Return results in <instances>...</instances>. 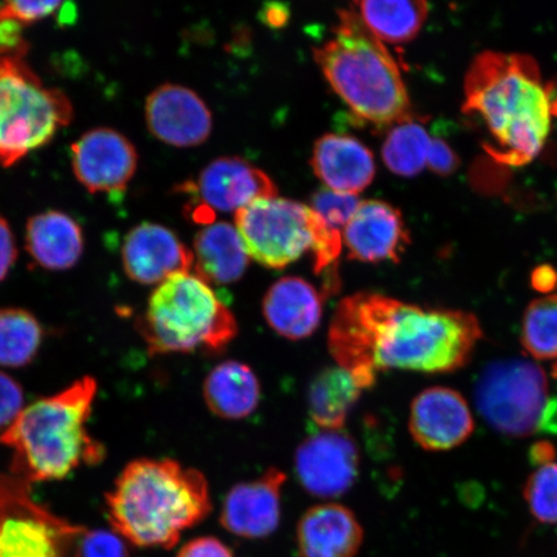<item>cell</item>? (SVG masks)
I'll use <instances>...</instances> for the list:
<instances>
[{"label":"cell","mask_w":557,"mask_h":557,"mask_svg":"<svg viewBox=\"0 0 557 557\" xmlns=\"http://www.w3.org/2000/svg\"><path fill=\"white\" fill-rule=\"evenodd\" d=\"M136 326L151 355L220 352L238 336L224 299L193 273L160 283Z\"/></svg>","instance_id":"8992f818"},{"label":"cell","mask_w":557,"mask_h":557,"mask_svg":"<svg viewBox=\"0 0 557 557\" xmlns=\"http://www.w3.org/2000/svg\"><path fill=\"white\" fill-rule=\"evenodd\" d=\"M343 239L348 259L366 263H398L410 244L399 209L382 200L360 201Z\"/></svg>","instance_id":"e0dca14e"},{"label":"cell","mask_w":557,"mask_h":557,"mask_svg":"<svg viewBox=\"0 0 557 557\" xmlns=\"http://www.w3.org/2000/svg\"><path fill=\"white\" fill-rule=\"evenodd\" d=\"M521 345L535 360H557V295L529 304L522 317Z\"/></svg>","instance_id":"f1b7e54d"},{"label":"cell","mask_w":557,"mask_h":557,"mask_svg":"<svg viewBox=\"0 0 557 557\" xmlns=\"http://www.w3.org/2000/svg\"><path fill=\"white\" fill-rule=\"evenodd\" d=\"M145 120L151 135L174 148H195L212 134L211 110L193 89L172 85L159 86L148 96Z\"/></svg>","instance_id":"9a60e30c"},{"label":"cell","mask_w":557,"mask_h":557,"mask_svg":"<svg viewBox=\"0 0 557 557\" xmlns=\"http://www.w3.org/2000/svg\"><path fill=\"white\" fill-rule=\"evenodd\" d=\"M235 227L249 259L278 270L312 249L318 218L309 206L276 195L242 208L235 213Z\"/></svg>","instance_id":"30bf717a"},{"label":"cell","mask_w":557,"mask_h":557,"mask_svg":"<svg viewBox=\"0 0 557 557\" xmlns=\"http://www.w3.org/2000/svg\"><path fill=\"white\" fill-rule=\"evenodd\" d=\"M287 475L271 468L252 482L236 484L222 505L221 524L238 537H269L281 521L282 491Z\"/></svg>","instance_id":"ac0fdd59"},{"label":"cell","mask_w":557,"mask_h":557,"mask_svg":"<svg viewBox=\"0 0 557 557\" xmlns=\"http://www.w3.org/2000/svg\"><path fill=\"white\" fill-rule=\"evenodd\" d=\"M478 412L498 434L529 437L557 433V398L545 371L527 359L486 364L473 388Z\"/></svg>","instance_id":"ba28073f"},{"label":"cell","mask_w":557,"mask_h":557,"mask_svg":"<svg viewBox=\"0 0 557 557\" xmlns=\"http://www.w3.org/2000/svg\"><path fill=\"white\" fill-rule=\"evenodd\" d=\"M532 284L535 289L548 294L557 287V271L549 267L535 269L532 275Z\"/></svg>","instance_id":"74e56055"},{"label":"cell","mask_w":557,"mask_h":557,"mask_svg":"<svg viewBox=\"0 0 557 557\" xmlns=\"http://www.w3.org/2000/svg\"><path fill=\"white\" fill-rule=\"evenodd\" d=\"M363 540V528L343 505L311 507L298 522L299 557H355Z\"/></svg>","instance_id":"ffe728a7"},{"label":"cell","mask_w":557,"mask_h":557,"mask_svg":"<svg viewBox=\"0 0 557 557\" xmlns=\"http://www.w3.org/2000/svg\"><path fill=\"white\" fill-rule=\"evenodd\" d=\"M360 201L357 195L336 193L323 186L312 195L309 207L326 226L344 234Z\"/></svg>","instance_id":"4dcf8cb0"},{"label":"cell","mask_w":557,"mask_h":557,"mask_svg":"<svg viewBox=\"0 0 557 557\" xmlns=\"http://www.w3.org/2000/svg\"><path fill=\"white\" fill-rule=\"evenodd\" d=\"M323 297L311 283L298 276L282 277L263 298V317L271 330L290 341L305 339L319 329Z\"/></svg>","instance_id":"44dd1931"},{"label":"cell","mask_w":557,"mask_h":557,"mask_svg":"<svg viewBox=\"0 0 557 557\" xmlns=\"http://www.w3.org/2000/svg\"><path fill=\"white\" fill-rule=\"evenodd\" d=\"M553 377L557 382V360L555 361V364L553 367Z\"/></svg>","instance_id":"60d3db41"},{"label":"cell","mask_w":557,"mask_h":557,"mask_svg":"<svg viewBox=\"0 0 557 557\" xmlns=\"http://www.w3.org/2000/svg\"><path fill=\"white\" fill-rule=\"evenodd\" d=\"M459 162L456 152L442 138H433L431 141L428 166L438 176H449L457 170Z\"/></svg>","instance_id":"e575fe53"},{"label":"cell","mask_w":557,"mask_h":557,"mask_svg":"<svg viewBox=\"0 0 557 557\" xmlns=\"http://www.w3.org/2000/svg\"><path fill=\"white\" fill-rule=\"evenodd\" d=\"M529 511L542 524L557 522V461L537 466L524 486Z\"/></svg>","instance_id":"f546056e"},{"label":"cell","mask_w":557,"mask_h":557,"mask_svg":"<svg viewBox=\"0 0 557 557\" xmlns=\"http://www.w3.org/2000/svg\"><path fill=\"white\" fill-rule=\"evenodd\" d=\"M364 388L346 369L329 367L312 380L308 406L311 421L322 430H343Z\"/></svg>","instance_id":"d4e9b609"},{"label":"cell","mask_w":557,"mask_h":557,"mask_svg":"<svg viewBox=\"0 0 557 557\" xmlns=\"http://www.w3.org/2000/svg\"><path fill=\"white\" fill-rule=\"evenodd\" d=\"M72 166L76 180L92 194H122L138 166L135 145L120 132L95 128L72 145Z\"/></svg>","instance_id":"4fadbf2b"},{"label":"cell","mask_w":557,"mask_h":557,"mask_svg":"<svg viewBox=\"0 0 557 557\" xmlns=\"http://www.w3.org/2000/svg\"><path fill=\"white\" fill-rule=\"evenodd\" d=\"M25 246L41 269L64 271L79 262L85 235L78 222L60 211H47L27 221Z\"/></svg>","instance_id":"7402d4cb"},{"label":"cell","mask_w":557,"mask_h":557,"mask_svg":"<svg viewBox=\"0 0 557 557\" xmlns=\"http://www.w3.org/2000/svg\"><path fill=\"white\" fill-rule=\"evenodd\" d=\"M181 189L191 198V215L199 224H213L214 212H238L261 198L276 197L274 181L238 157H222L209 163L197 181Z\"/></svg>","instance_id":"8fae6325"},{"label":"cell","mask_w":557,"mask_h":557,"mask_svg":"<svg viewBox=\"0 0 557 557\" xmlns=\"http://www.w3.org/2000/svg\"><path fill=\"white\" fill-rule=\"evenodd\" d=\"M483 338L472 312L428 309L380 294L343 299L329 333L330 351L364 389L389 369L445 374L470 363Z\"/></svg>","instance_id":"6da1fadb"},{"label":"cell","mask_w":557,"mask_h":557,"mask_svg":"<svg viewBox=\"0 0 557 557\" xmlns=\"http://www.w3.org/2000/svg\"><path fill=\"white\" fill-rule=\"evenodd\" d=\"M313 58L334 92L360 120L382 127L413 116L398 64L357 10L338 12L333 38L315 48Z\"/></svg>","instance_id":"5b68a950"},{"label":"cell","mask_w":557,"mask_h":557,"mask_svg":"<svg viewBox=\"0 0 557 557\" xmlns=\"http://www.w3.org/2000/svg\"><path fill=\"white\" fill-rule=\"evenodd\" d=\"M122 262L131 281L159 285L172 275L191 273L194 255L169 227L144 222L125 235Z\"/></svg>","instance_id":"2e32d148"},{"label":"cell","mask_w":557,"mask_h":557,"mask_svg":"<svg viewBox=\"0 0 557 557\" xmlns=\"http://www.w3.org/2000/svg\"><path fill=\"white\" fill-rule=\"evenodd\" d=\"M177 557H234L232 549L213 537L193 540L181 548Z\"/></svg>","instance_id":"d590c367"},{"label":"cell","mask_w":557,"mask_h":557,"mask_svg":"<svg viewBox=\"0 0 557 557\" xmlns=\"http://www.w3.org/2000/svg\"><path fill=\"white\" fill-rule=\"evenodd\" d=\"M75 557H134L117 534L108 531L88 532L81 535Z\"/></svg>","instance_id":"1f68e13d"},{"label":"cell","mask_w":557,"mask_h":557,"mask_svg":"<svg viewBox=\"0 0 557 557\" xmlns=\"http://www.w3.org/2000/svg\"><path fill=\"white\" fill-rule=\"evenodd\" d=\"M24 389L10 374L0 372V435L12 426L24 410Z\"/></svg>","instance_id":"d6a6232c"},{"label":"cell","mask_w":557,"mask_h":557,"mask_svg":"<svg viewBox=\"0 0 557 557\" xmlns=\"http://www.w3.org/2000/svg\"><path fill=\"white\" fill-rule=\"evenodd\" d=\"M195 275L209 285H227L238 282L246 274L249 256L235 225L213 222L195 236Z\"/></svg>","instance_id":"603a6c76"},{"label":"cell","mask_w":557,"mask_h":557,"mask_svg":"<svg viewBox=\"0 0 557 557\" xmlns=\"http://www.w3.org/2000/svg\"><path fill=\"white\" fill-rule=\"evenodd\" d=\"M529 455L534 466H542L556 461L557 450L552 443L540 442L533 445Z\"/></svg>","instance_id":"f35d334b"},{"label":"cell","mask_w":557,"mask_h":557,"mask_svg":"<svg viewBox=\"0 0 557 557\" xmlns=\"http://www.w3.org/2000/svg\"><path fill=\"white\" fill-rule=\"evenodd\" d=\"M107 507L111 525L125 540L138 547L171 548L211 513L212 499L199 470L170 458H139L117 476Z\"/></svg>","instance_id":"3957f363"},{"label":"cell","mask_w":557,"mask_h":557,"mask_svg":"<svg viewBox=\"0 0 557 557\" xmlns=\"http://www.w3.org/2000/svg\"><path fill=\"white\" fill-rule=\"evenodd\" d=\"M64 3L60 2H10L0 7V18L23 25L46 18Z\"/></svg>","instance_id":"836d02e7"},{"label":"cell","mask_w":557,"mask_h":557,"mask_svg":"<svg viewBox=\"0 0 557 557\" xmlns=\"http://www.w3.org/2000/svg\"><path fill=\"white\" fill-rule=\"evenodd\" d=\"M408 426L422 449L445 451L468 442L475 421L468 400L457 389L434 386L416 396Z\"/></svg>","instance_id":"5bb4252c"},{"label":"cell","mask_w":557,"mask_h":557,"mask_svg":"<svg viewBox=\"0 0 557 557\" xmlns=\"http://www.w3.org/2000/svg\"><path fill=\"white\" fill-rule=\"evenodd\" d=\"M278 7L281 5H276V10H271V7L269 5V10L267 11V21L270 25L282 26L285 23V20H287V11H281L278 10Z\"/></svg>","instance_id":"ab89813d"},{"label":"cell","mask_w":557,"mask_h":557,"mask_svg":"<svg viewBox=\"0 0 557 557\" xmlns=\"http://www.w3.org/2000/svg\"><path fill=\"white\" fill-rule=\"evenodd\" d=\"M207 407L224 420H243L261 400V383L252 368L228 360L214 367L203 385Z\"/></svg>","instance_id":"cb8c5ba5"},{"label":"cell","mask_w":557,"mask_h":557,"mask_svg":"<svg viewBox=\"0 0 557 557\" xmlns=\"http://www.w3.org/2000/svg\"><path fill=\"white\" fill-rule=\"evenodd\" d=\"M17 260V246L12 228L0 215V282H3Z\"/></svg>","instance_id":"8d00e7d4"},{"label":"cell","mask_w":557,"mask_h":557,"mask_svg":"<svg viewBox=\"0 0 557 557\" xmlns=\"http://www.w3.org/2000/svg\"><path fill=\"white\" fill-rule=\"evenodd\" d=\"M73 114L69 97L46 87L18 54H0V165L50 143Z\"/></svg>","instance_id":"52a82bcc"},{"label":"cell","mask_w":557,"mask_h":557,"mask_svg":"<svg viewBox=\"0 0 557 557\" xmlns=\"http://www.w3.org/2000/svg\"><path fill=\"white\" fill-rule=\"evenodd\" d=\"M311 166L326 189L358 195L373 183V152L359 139L329 134L313 145Z\"/></svg>","instance_id":"d6986e66"},{"label":"cell","mask_w":557,"mask_h":557,"mask_svg":"<svg viewBox=\"0 0 557 557\" xmlns=\"http://www.w3.org/2000/svg\"><path fill=\"white\" fill-rule=\"evenodd\" d=\"M359 465L358 445L343 430H323L309 436L295 456L299 483L320 498H336L350 491Z\"/></svg>","instance_id":"7c38bea8"},{"label":"cell","mask_w":557,"mask_h":557,"mask_svg":"<svg viewBox=\"0 0 557 557\" xmlns=\"http://www.w3.org/2000/svg\"><path fill=\"white\" fill-rule=\"evenodd\" d=\"M94 377L24 408L0 443L12 453L11 473L26 483L52 482L82 466L100 465L107 450L89 435L87 422L97 395Z\"/></svg>","instance_id":"277c9868"},{"label":"cell","mask_w":557,"mask_h":557,"mask_svg":"<svg viewBox=\"0 0 557 557\" xmlns=\"http://www.w3.org/2000/svg\"><path fill=\"white\" fill-rule=\"evenodd\" d=\"M354 5L367 29L383 45H403L413 40L429 15V5L421 0H363Z\"/></svg>","instance_id":"484cf974"},{"label":"cell","mask_w":557,"mask_h":557,"mask_svg":"<svg viewBox=\"0 0 557 557\" xmlns=\"http://www.w3.org/2000/svg\"><path fill=\"white\" fill-rule=\"evenodd\" d=\"M45 330L30 311L0 309V367L23 368L37 357Z\"/></svg>","instance_id":"4316f807"},{"label":"cell","mask_w":557,"mask_h":557,"mask_svg":"<svg viewBox=\"0 0 557 557\" xmlns=\"http://www.w3.org/2000/svg\"><path fill=\"white\" fill-rule=\"evenodd\" d=\"M463 113L482 124L484 148L496 162L531 163L545 146L553 107L532 58L483 52L465 78Z\"/></svg>","instance_id":"7a4b0ae2"},{"label":"cell","mask_w":557,"mask_h":557,"mask_svg":"<svg viewBox=\"0 0 557 557\" xmlns=\"http://www.w3.org/2000/svg\"><path fill=\"white\" fill-rule=\"evenodd\" d=\"M85 531L35 503L29 483L0 473V557H75Z\"/></svg>","instance_id":"9c48e42d"},{"label":"cell","mask_w":557,"mask_h":557,"mask_svg":"<svg viewBox=\"0 0 557 557\" xmlns=\"http://www.w3.org/2000/svg\"><path fill=\"white\" fill-rule=\"evenodd\" d=\"M431 141L428 129L409 117L388 132L382 146L383 163L396 176H417L428 166Z\"/></svg>","instance_id":"83f0119b"}]
</instances>
